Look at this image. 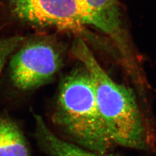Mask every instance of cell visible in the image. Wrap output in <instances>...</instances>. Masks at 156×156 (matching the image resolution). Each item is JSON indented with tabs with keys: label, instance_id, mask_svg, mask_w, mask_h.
Returning a JSON list of instances; mask_svg holds the SVG:
<instances>
[{
	"label": "cell",
	"instance_id": "cell-1",
	"mask_svg": "<svg viewBox=\"0 0 156 156\" xmlns=\"http://www.w3.org/2000/svg\"><path fill=\"white\" fill-rule=\"evenodd\" d=\"M72 53L92 77L97 104L114 145L147 149L148 131L133 90L112 79L81 37L73 42Z\"/></svg>",
	"mask_w": 156,
	"mask_h": 156
},
{
	"label": "cell",
	"instance_id": "cell-2",
	"mask_svg": "<svg viewBox=\"0 0 156 156\" xmlns=\"http://www.w3.org/2000/svg\"><path fill=\"white\" fill-rule=\"evenodd\" d=\"M62 80L53 121L67 140L97 152L115 146L100 112L92 77L83 66Z\"/></svg>",
	"mask_w": 156,
	"mask_h": 156
},
{
	"label": "cell",
	"instance_id": "cell-3",
	"mask_svg": "<svg viewBox=\"0 0 156 156\" xmlns=\"http://www.w3.org/2000/svg\"><path fill=\"white\" fill-rule=\"evenodd\" d=\"M62 57L56 47L44 41L22 44L11 55L10 74L16 87L29 90L46 83L60 69Z\"/></svg>",
	"mask_w": 156,
	"mask_h": 156
},
{
	"label": "cell",
	"instance_id": "cell-4",
	"mask_svg": "<svg viewBox=\"0 0 156 156\" xmlns=\"http://www.w3.org/2000/svg\"><path fill=\"white\" fill-rule=\"evenodd\" d=\"M14 16L39 26L83 32L89 19L77 0H10Z\"/></svg>",
	"mask_w": 156,
	"mask_h": 156
},
{
	"label": "cell",
	"instance_id": "cell-5",
	"mask_svg": "<svg viewBox=\"0 0 156 156\" xmlns=\"http://www.w3.org/2000/svg\"><path fill=\"white\" fill-rule=\"evenodd\" d=\"M89 19L90 26L104 33L115 44L126 69L136 81H140L139 68L131 46L119 0H77Z\"/></svg>",
	"mask_w": 156,
	"mask_h": 156
},
{
	"label": "cell",
	"instance_id": "cell-6",
	"mask_svg": "<svg viewBox=\"0 0 156 156\" xmlns=\"http://www.w3.org/2000/svg\"><path fill=\"white\" fill-rule=\"evenodd\" d=\"M34 117L36 140L41 150L48 156H120L111 152H94L63 139L53 132L42 117L37 115Z\"/></svg>",
	"mask_w": 156,
	"mask_h": 156
},
{
	"label": "cell",
	"instance_id": "cell-7",
	"mask_svg": "<svg viewBox=\"0 0 156 156\" xmlns=\"http://www.w3.org/2000/svg\"><path fill=\"white\" fill-rule=\"evenodd\" d=\"M0 156H31L22 130L6 118H0Z\"/></svg>",
	"mask_w": 156,
	"mask_h": 156
},
{
	"label": "cell",
	"instance_id": "cell-8",
	"mask_svg": "<svg viewBox=\"0 0 156 156\" xmlns=\"http://www.w3.org/2000/svg\"><path fill=\"white\" fill-rule=\"evenodd\" d=\"M24 38L20 36L0 37V74L9 57L22 46Z\"/></svg>",
	"mask_w": 156,
	"mask_h": 156
}]
</instances>
